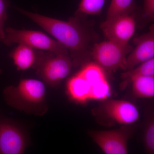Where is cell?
<instances>
[{"instance_id":"obj_9","label":"cell","mask_w":154,"mask_h":154,"mask_svg":"<svg viewBox=\"0 0 154 154\" xmlns=\"http://www.w3.org/2000/svg\"><path fill=\"white\" fill-rule=\"evenodd\" d=\"M134 124L122 125L117 129L94 130L88 134L95 143L105 154H127L128 143L134 133Z\"/></svg>"},{"instance_id":"obj_10","label":"cell","mask_w":154,"mask_h":154,"mask_svg":"<svg viewBox=\"0 0 154 154\" xmlns=\"http://www.w3.org/2000/svg\"><path fill=\"white\" fill-rule=\"evenodd\" d=\"M136 27L134 17L125 14L106 19L101 24V29L108 40L128 45L135 32Z\"/></svg>"},{"instance_id":"obj_2","label":"cell","mask_w":154,"mask_h":154,"mask_svg":"<svg viewBox=\"0 0 154 154\" xmlns=\"http://www.w3.org/2000/svg\"><path fill=\"white\" fill-rule=\"evenodd\" d=\"M66 93L71 101L84 104L90 100L107 99L111 89L105 71L94 62H88L68 80Z\"/></svg>"},{"instance_id":"obj_5","label":"cell","mask_w":154,"mask_h":154,"mask_svg":"<svg viewBox=\"0 0 154 154\" xmlns=\"http://www.w3.org/2000/svg\"><path fill=\"white\" fill-rule=\"evenodd\" d=\"M2 41L7 45L14 43L23 44L34 49L41 50L57 55H69L67 50L59 42L41 31L7 28L5 30Z\"/></svg>"},{"instance_id":"obj_18","label":"cell","mask_w":154,"mask_h":154,"mask_svg":"<svg viewBox=\"0 0 154 154\" xmlns=\"http://www.w3.org/2000/svg\"><path fill=\"white\" fill-rule=\"evenodd\" d=\"M8 5V3L7 0H0V39L2 40L4 38V25L7 19V9Z\"/></svg>"},{"instance_id":"obj_12","label":"cell","mask_w":154,"mask_h":154,"mask_svg":"<svg viewBox=\"0 0 154 154\" xmlns=\"http://www.w3.org/2000/svg\"><path fill=\"white\" fill-rule=\"evenodd\" d=\"M19 45L10 54V57L18 71L35 69L42 55V51H36L32 48L23 44Z\"/></svg>"},{"instance_id":"obj_7","label":"cell","mask_w":154,"mask_h":154,"mask_svg":"<svg viewBox=\"0 0 154 154\" xmlns=\"http://www.w3.org/2000/svg\"><path fill=\"white\" fill-rule=\"evenodd\" d=\"M30 142L23 125L0 113V154H24Z\"/></svg>"},{"instance_id":"obj_13","label":"cell","mask_w":154,"mask_h":154,"mask_svg":"<svg viewBox=\"0 0 154 154\" xmlns=\"http://www.w3.org/2000/svg\"><path fill=\"white\" fill-rule=\"evenodd\" d=\"M143 76H154V58L122 73L121 77L122 81L120 84V89L124 90L134 79Z\"/></svg>"},{"instance_id":"obj_20","label":"cell","mask_w":154,"mask_h":154,"mask_svg":"<svg viewBox=\"0 0 154 154\" xmlns=\"http://www.w3.org/2000/svg\"><path fill=\"white\" fill-rule=\"evenodd\" d=\"M2 70L0 69V75L2 74Z\"/></svg>"},{"instance_id":"obj_1","label":"cell","mask_w":154,"mask_h":154,"mask_svg":"<svg viewBox=\"0 0 154 154\" xmlns=\"http://www.w3.org/2000/svg\"><path fill=\"white\" fill-rule=\"evenodd\" d=\"M16 9L53 36L67 50L73 66H82L92 58L89 48L91 40L90 32L78 15L65 21L19 8Z\"/></svg>"},{"instance_id":"obj_8","label":"cell","mask_w":154,"mask_h":154,"mask_svg":"<svg viewBox=\"0 0 154 154\" xmlns=\"http://www.w3.org/2000/svg\"><path fill=\"white\" fill-rule=\"evenodd\" d=\"M132 50L130 45H124L108 40L94 45L91 57L104 70L115 72L124 70L127 55Z\"/></svg>"},{"instance_id":"obj_3","label":"cell","mask_w":154,"mask_h":154,"mask_svg":"<svg viewBox=\"0 0 154 154\" xmlns=\"http://www.w3.org/2000/svg\"><path fill=\"white\" fill-rule=\"evenodd\" d=\"M3 96L8 106L27 114L42 116L49 109L46 87L41 80L22 79L17 85L4 88Z\"/></svg>"},{"instance_id":"obj_16","label":"cell","mask_w":154,"mask_h":154,"mask_svg":"<svg viewBox=\"0 0 154 154\" xmlns=\"http://www.w3.org/2000/svg\"><path fill=\"white\" fill-rule=\"evenodd\" d=\"M105 2V0H81L76 14L99 15L102 12Z\"/></svg>"},{"instance_id":"obj_19","label":"cell","mask_w":154,"mask_h":154,"mask_svg":"<svg viewBox=\"0 0 154 154\" xmlns=\"http://www.w3.org/2000/svg\"><path fill=\"white\" fill-rule=\"evenodd\" d=\"M143 15L149 19L154 18V0H143Z\"/></svg>"},{"instance_id":"obj_17","label":"cell","mask_w":154,"mask_h":154,"mask_svg":"<svg viewBox=\"0 0 154 154\" xmlns=\"http://www.w3.org/2000/svg\"><path fill=\"white\" fill-rule=\"evenodd\" d=\"M143 142L146 153H154V116L152 113L146 121L143 131Z\"/></svg>"},{"instance_id":"obj_11","label":"cell","mask_w":154,"mask_h":154,"mask_svg":"<svg viewBox=\"0 0 154 154\" xmlns=\"http://www.w3.org/2000/svg\"><path fill=\"white\" fill-rule=\"evenodd\" d=\"M136 47L126 57L124 71L131 69L138 65L154 58V27L147 33L135 39Z\"/></svg>"},{"instance_id":"obj_15","label":"cell","mask_w":154,"mask_h":154,"mask_svg":"<svg viewBox=\"0 0 154 154\" xmlns=\"http://www.w3.org/2000/svg\"><path fill=\"white\" fill-rule=\"evenodd\" d=\"M135 7L134 0H111L106 19L122 14H131Z\"/></svg>"},{"instance_id":"obj_6","label":"cell","mask_w":154,"mask_h":154,"mask_svg":"<svg viewBox=\"0 0 154 154\" xmlns=\"http://www.w3.org/2000/svg\"><path fill=\"white\" fill-rule=\"evenodd\" d=\"M73 66L69 55H57L42 52L35 69L36 74L45 84L55 88L69 74Z\"/></svg>"},{"instance_id":"obj_14","label":"cell","mask_w":154,"mask_h":154,"mask_svg":"<svg viewBox=\"0 0 154 154\" xmlns=\"http://www.w3.org/2000/svg\"><path fill=\"white\" fill-rule=\"evenodd\" d=\"M131 84L132 93L138 98L154 97V76H143L134 79Z\"/></svg>"},{"instance_id":"obj_4","label":"cell","mask_w":154,"mask_h":154,"mask_svg":"<svg viewBox=\"0 0 154 154\" xmlns=\"http://www.w3.org/2000/svg\"><path fill=\"white\" fill-rule=\"evenodd\" d=\"M93 112L99 123L107 126L134 124L140 119L137 107L126 100L105 99Z\"/></svg>"}]
</instances>
